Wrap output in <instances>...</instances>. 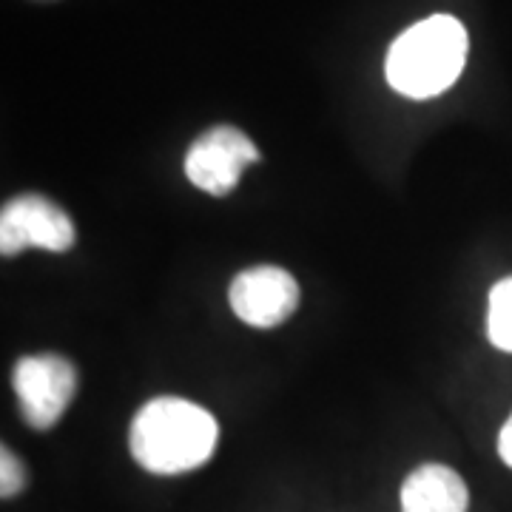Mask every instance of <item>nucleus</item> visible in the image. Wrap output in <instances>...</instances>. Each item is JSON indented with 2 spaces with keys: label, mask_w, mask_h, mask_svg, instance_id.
<instances>
[{
  "label": "nucleus",
  "mask_w": 512,
  "mask_h": 512,
  "mask_svg": "<svg viewBox=\"0 0 512 512\" xmlns=\"http://www.w3.org/2000/svg\"><path fill=\"white\" fill-rule=\"evenodd\" d=\"M220 424L200 404L160 396L137 410L128 433L134 461L154 476H183L214 456Z\"/></svg>",
  "instance_id": "nucleus-1"
},
{
  "label": "nucleus",
  "mask_w": 512,
  "mask_h": 512,
  "mask_svg": "<svg viewBox=\"0 0 512 512\" xmlns=\"http://www.w3.org/2000/svg\"><path fill=\"white\" fill-rule=\"evenodd\" d=\"M467 49V29L453 15L419 20L393 40L384 60L387 83L410 100L439 97L464 72Z\"/></svg>",
  "instance_id": "nucleus-2"
},
{
  "label": "nucleus",
  "mask_w": 512,
  "mask_h": 512,
  "mask_svg": "<svg viewBox=\"0 0 512 512\" xmlns=\"http://www.w3.org/2000/svg\"><path fill=\"white\" fill-rule=\"evenodd\" d=\"M20 416L32 430H52L77 396V367L60 353L23 356L12 370Z\"/></svg>",
  "instance_id": "nucleus-3"
},
{
  "label": "nucleus",
  "mask_w": 512,
  "mask_h": 512,
  "mask_svg": "<svg viewBox=\"0 0 512 512\" xmlns=\"http://www.w3.org/2000/svg\"><path fill=\"white\" fill-rule=\"evenodd\" d=\"M262 160L254 140L237 126L202 131L185 154V177L211 197H228L242 180L245 168Z\"/></svg>",
  "instance_id": "nucleus-4"
},
{
  "label": "nucleus",
  "mask_w": 512,
  "mask_h": 512,
  "mask_svg": "<svg viewBox=\"0 0 512 512\" xmlns=\"http://www.w3.org/2000/svg\"><path fill=\"white\" fill-rule=\"evenodd\" d=\"M77 242L72 217L43 194H20L0 211V254L18 256L29 248L63 254Z\"/></svg>",
  "instance_id": "nucleus-5"
},
{
  "label": "nucleus",
  "mask_w": 512,
  "mask_h": 512,
  "mask_svg": "<svg viewBox=\"0 0 512 512\" xmlns=\"http://www.w3.org/2000/svg\"><path fill=\"white\" fill-rule=\"evenodd\" d=\"M228 302L239 322L251 328H276L299 308V285L285 268L256 265L234 276Z\"/></svg>",
  "instance_id": "nucleus-6"
},
{
  "label": "nucleus",
  "mask_w": 512,
  "mask_h": 512,
  "mask_svg": "<svg viewBox=\"0 0 512 512\" xmlns=\"http://www.w3.org/2000/svg\"><path fill=\"white\" fill-rule=\"evenodd\" d=\"M399 504L402 512H467L470 490L453 467L430 461L404 478Z\"/></svg>",
  "instance_id": "nucleus-7"
},
{
  "label": "nucleus",
  "mask_w": 512,
  "mask_h": 512,
  "mask_svg": "<svg viewBox=\"0 0 512 512\" xmlns=\"http://www.w3.org/2000/svg\"><path fill=\"white\" fill-rule=\"evenodd\" d=\"M487 336L495 348L512 353V276L498 279L487 299Z\"/></svg>",
  "instance_id": "nucleus-8"
},
{
  "label": "nucleus",
  "mask_w": 512,
  "mask_h": 512,
  "mask_svg": "<svg viewBox=\"0 0 512 512\" xmlns=\"http://www.w3.org/2000/svg\"><path fill=\"white\" fill-rule=\"evenodd\" d=\"M26 487V470L20 464L15 453H9L6 447L0 450V495L3 498H15Z\"/></svg>",
  "instance_id": "nucleus-9"
},
{
  "label": "nucleus",
  "mask_w": 512,
  "mask_h": 512,
  "mask_svg": "<svg viewBox=\"0 0 512 512\" xmlns=\"http://www.w3.org/2000/svg\"><path fill=\"white\" fill-rule=\"evenodd\" d=\"M498 456H501V461L512 470V413L510 419L504 421L501 433H498Z\"/></svg>",
  "instance_id": "nucleus-10"
}]
</instances>
